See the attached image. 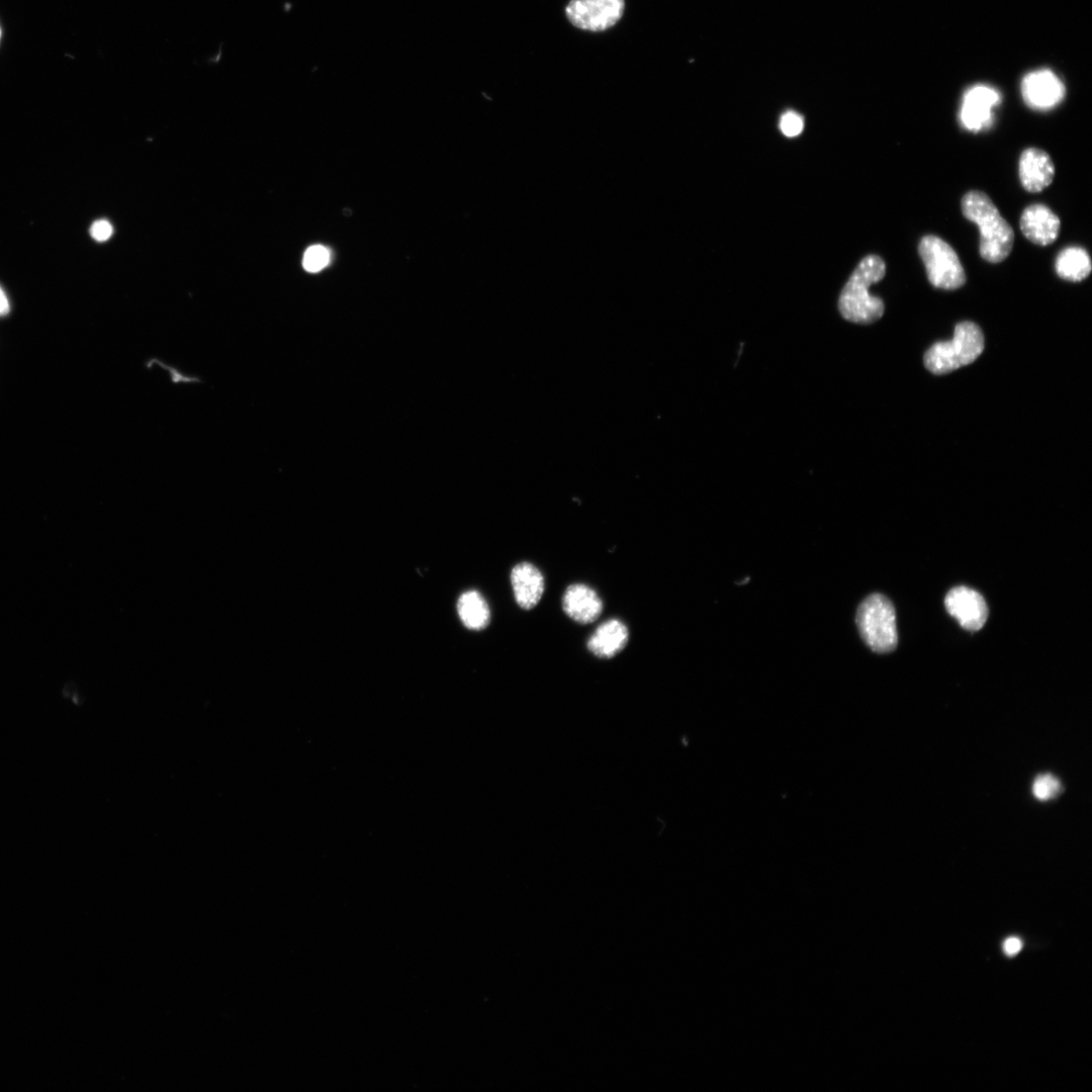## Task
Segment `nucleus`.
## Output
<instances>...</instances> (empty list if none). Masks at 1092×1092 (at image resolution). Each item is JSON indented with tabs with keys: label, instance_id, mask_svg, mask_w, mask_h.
Wrapping results in <instances>:
<instances>
[{
	"label": "nucleus",
	"instance_id": "obj_1",
	"mask_svg": "<svg viewBox=\"0 0 1092 1092\" xmlns=\"http://www.w3.org/2000/svg\"><path fill=\"white\" fill-rule=\"evenodd\" d=\"M961 208L963 215L979 228L982 259L993 264L1004 261L1012 251L1014 232L988 194L980 190L968 191L962 197Z\"/></svg>",
	"mask_w": 1092,
	"mask_h": 1092
},
{
	"label": "nucleus",
	"instance_id": "obj_2",
	"mask_svg": "<svg viewBox=\"0 0 1092 1092\" xmlns=\"http://www.w3.org/2000/svg\"><path fill=\"white\" fill-rule=\"evenodd\" d=\"M885 274L886 263L882 257L871 254L861 259L839 295L838 309L844 320L867 325L883 316V300L871 295L869 289L882 280Z\"/></svg>",
	"mask_w": 1092,
	"mask_h": 1092
},
{
	"label": "nucleus",
	"instance_id": "obj_3",
	"mask_svg": "<svg viewBox=\"0 0 1092 1092\" xmlns=\"http://www.w3.org/2000/svg\"><path fill=\"white\" fill-rule=\"evenodd\" d=\"M984 350V335L979 326L962 322L956 326L953 338L937 342L924 354V365L933 374H946L974 362Z\"/></svg>",
	"mask_w": 1092,
	"mask_h": 1092
},
{
	"label": "nucleus",
	"instance_id": "obj_4",
	"mask_svg": "<svg viewBox=\"0 0 1092 1092\" xmlns=\"http://www.w3.org/2000/svg\"><path fill=\"white\" fill-rule=\"evenodd\" d=\"M856 625L872 650L887 653L897 646L896 614L892 603L885 596L873 594L860 603L856 612Z\"/></svg>",
	"mask_w": 1092,
	"mask_h": 1092
},
{
	"label": "nucleus",
	"instance_id": "obj_5",
	"mask_svg": "<svg viewBox=\"0 0 1092 1092\" xmlns=\"http://www.w3.org/2000/svg\"><path fill=\"white\" fill-rule=\"evenodd\" d=\"M918 254L932 286L953 290L966 283V272L957 252L941 238L934 235L922 237L918 244Z\"/></svg>",
	"mask_w": 1092,
	"mask_h": 1092
},
{
	"label": "nucleus",
	"instance_id": "obj_6",
	"mask_svg": "<svg viewBox=\"0 0 1092 1092\" xmlns=\"http://www.w3.org/2000/svg\"><path fill=\"white\" fill-rule=\"evenodd\" d=\"M624 7V0H570L565 13L575 27L604 31L621 19Z\"/></svg>",
	"mask_w": 1092,
	"mask_h": 1092
},
{
	"label": "nucleus",
	"instance_id": "obj_7",
	"mask_svg": "<svg viewBox=\"0 0 1092 1092\" xmlns=\"http://www.w3.org/2000/svg\"><path fill=\"white\" fill-rule=\"evenodd\" d=\"M1063 82L1050 70L1027 74L1021 83L1025 104L1034 110H1049L1058 105L1065 96Z\"/></svg>",
	"mask_w": 1092,
	"mask_h": 1092
},
{
	"label": "nucleus",
	"instance_id": "obj_8",
	"mask_svg": "<svg viewBox=\"0 0 1092 1092\" xmlns=\"http://www.w3.org/2000/svg\"><path fill=\"white\" fill-rule=\"evenodd\" d=\"M944 604L947 612L970 631L981 629L988 618V607L982 595L967 586L951 588Z\"/></svg>",
	"mask_w": 1092,
	"mask_h": 1092
},
{
	"label": "nucleus",
	"instance_id": "obj_9",
	"mask_svg": "<svg viewBox=\"0 0 1092 1092\" xmlns=\"http://www.w3.org/2000/svg\"><path fill=\"white\" fill-rule=\"evenodd\" d=\"M1019 228L1029 242L1043 247L1053 244L1058 239L1061 219L1046 205L1033 203L1023 209Z\"/></svg>",
	"mask_w": 1092,
	"mask_h": 1092
},
{
	"label": "nucleus",
	"instance_id": "obj_10",
	"mask_svg": "<svg viewBox=\"0 0 1092 1092\" xmlns=\"http://www.w3.org/2000/svg\"><path fill=\"white\" fill-rule=\"evenodd\" d=\"M1000 101L999 93L986 85L970 88L964 95L961 121L965 128L977 132L992 119V108Z\"/></svg>",
	"mask_w": 1092,
	"mask_h": 1092
},
{
	"label": "nucleus",
	"instance_id": "obj_11",
	"mask_svg": "<svg viewBox=\"0 0 1092 1092\" xmlns=\"http://www.w3.org/2000/svg\"><path fill=\"white\" fill-rule=\"evenodd\" d=\"M1018 176L1024 190L1030 193L1040 192L1054 180V162L1045 151L1027 148L1019 158Z\"/></svg>",
	"mask_w": 1092,
	"mask_h": 1092
},
{
	"label": "nucleus",
	"instance_id": "obj_12",
	"mask_svg": "<svg viewBox=\"0 0 1092 1092\" xmlns=\"http://www.w3.org/2000/svg\"><path fill=\"white\" fill-rule=\"evenodd\" d=\"M598 593L584 583L568 585L562 597V609L567 617L579 624L595 622L603 611Z\"/></svg>",
	"mask_w": 1092,
	"mask_h": 1092
},
{
	"label": "nucleus",
	"instance_id": "obj_13",
	"mask_svg": "<svg viewBox=\"0 0 1092 1092\" xmlns=\"http://www.w3.org/2000/svg\"><path fill=\"white\" fill-rule=\"evenodd\" d=\"M511 584L515 601L524 610L535 608L540 602L545 580L541 570L531 562L516 564L511 571Z\"/></svg>",
	"mask_w": 1092,
	"mask_h": 1092
},
{
	"label": "nucleus",
	"instance_id": "obj_14",
	"mask_svg": "<svg viewBox=\"0 0 1092 1092\" xmlns=\"http://www.w3.org/2000/svg\"><path fill=\"white\" fill-rule=\"evenodd\" d=\"M629 640L628 627L621 620L610 619L603 622L590 635L586 647L599 658L609 659L619 654Z\"/></svg>",
	"mask_w": 1092,
	"mask_h": 1092
},
{
	"label": "nucleus",
	"instance_id": "obj_15",
	"mask_svg": "<svg viewBox=\"0 0 1092 1092\" xmlns=\"http://www.w3.org/2000/svg\"><path fill=\"white\" fill-rule=\"evenodd\" d=\"M1057 275L1067 281L1080 282L1086 279L1092 270L1088 252L1081 247L1072 246L1059 252L1055 261Z\"/></svg>",
	"mask_w": 1092,
	"mask_h": 1092
},
{
	"label": "nucleus",
	"instance_id": "obj_16",
	"mask_svg": "<svg viewBox=\"0 0 1092 1092\" xmlns=\"http://www.w3.org/2000/svg\"><path fill=\"white\" fill-rule=\"evenodd\" d=\"M457 610L462 623L471 630L484 629L489 623L488 605L476 590L462 594L457 603Z\"/></svg>",
	"mask_w": 1092,
	"mask_h": 1092
},
{
	"label": "nucleus",
	"instance_id": "obj_17",
	"mask_svg": "<svg viewBox=\"0 0 1092 1092\" xmlns=\"http://www.w3.org/2000/svg\"><path fill=\"white\" fill-rule=\"evenodd\" d=\"M331 261L330 250L323 245H312L306 249L302 258L303 268L316 273L326 268Z\"/></svg>",
	"mask_w": 1092,
	"mask_h": 1092
},
{
	"label": "nucleus",
	"instance_id": "obj_18",
	"mask_svg": "<svg viewBox=\"0 0 1092 1092\" xmlns=\"http://www.w3.org/2000/svg\"><path fill=\"white\" fill-rule=\"evenodd\" d=\"M1062 791L1061 782L1053 775L1038 776L1032 784V794L1039 801H1049Z\"/></svg>",
	"mask_w": 1092,
	"mask_h": 1092
},
{
	"label": "nucleus",
	"instance_id": "obj_19",
	"mask_svg": "<svg viewBox=\"0 0 1092 1092\" xmlns=\"http://www.w3.org/2000/svg\"><path fill=\"white\" fill-rule=\"evenodd\" d=\"M804 127L803 117L795 111L785 112L780 119V128L788 138L799 135Z\"/></svg>",
	"mask_w": 1092,
	"mask_h": 1092
},
{
	"label": "nucleus",
	"instance_id": "obj_20",
	"mask_svg": "<svg viewBox=\"0 0 1092 1092\" xmlns=\"http://www.w3.org/2000/svg\"><path fill=\"white\" fill-rule=\"evenodd\" d=\"M112 232V225L106 219L96 220L90 228V235L97 242L107 241L111 237Z\"/></svg>",
	"mask_w": 1092,
	"mask_h": 1092
},
{
	"label": "nucleus",
	"instance_id": "obj_21",
	"mask_svg": "<svg viewBox=\"0 0 1092 1092\" xmlns=\"http://www.w3.org/2000/svg\"><path fill=\"white\" fill-rule=\"evenodd\" d=\"M1022 947V942L1018 937H1009L1003 943V949L1008 956L1016 954Z\"/></svg>",
	"mask_w": 1092,
	"mask_h": 1092
},
{
	"label": "nucleus",
	"instance_id": "obj_22",
	"mask_svg": "<svg viewBox=\"0 0 1092 1092\" xmlns=\"http://www.w3.org/2000/svg\"><path fill=\"white\" fill-rule=\"evenodd\" d=\"M8 311H9V300H8L5 292L3 291V289L0 287V316L5 315L6 313H8Z\"/></svg>",
	"mask_w": 1092,
	"mask_h": 1092
},
{
	"label": "nucleus",
	"instance_id": "obj_23",
	"mask_svg": "<svg viewBox=\"0 0 1092 1092\" xmlns=\"http://www.w3.org/2000/svg\"><path fill=\"white\" fill-rule=\"evenodd\" d=\"M0 39H1V27H0Z\"/></svg>",
	"mask_w": 1092,
	"mask_h": 1092
}]
</instances>
